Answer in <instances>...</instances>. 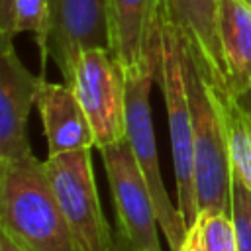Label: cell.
Masks as SVG:
<instances>
[{
    "mask_svg": "<svg viewBox=\"0 0 251 251\" xmlns=\"http://www.w3.org/2000/svg\"><path fill=\"white\" fill-rule=\"evenodd\" d=\"M112 251H116V249H112Z\"/></svg>",
    "mask_w": 251,
    "mask_h": 251,
    "instance_id": "cell-24",
    "label": "cell"
},
{
    "mask_svg": "<svg viewBox=\"0 0 251 251\" xmlns=\"http://www.w3.org/2000/svg\"><path fill=\"white\" fill-rule=\"evenodd\" d=\"M14 6L16 0H0V49L14 45Z\"/></svg>",
    "mask_w": 251,
    "mask_h": 251,
    "instance_id": "cell-18",
    "label": "cell"
},
{
    "mask_svg": "<svg viewBox=\"0 0 251 251\" xmlns=\"http://www.w3.org/2000/svg\"><path fill=\"white\" fill-rule=\"evenodd\" d=\"M245 2H249V4H251V0H245Z\"/></svg>",
    "mask_w": 251,
    "mask_h": 251,
    "instance_id": "cell-23",
    "label": "cell"
},
{
    "mask_svg": "<svg viewBox=\"0 0 251 251\" xmlns=\"http://www.w3.org/2000/svg\"><path fill=\"white\" fill-rule=\"evenodd\" d=\"M218 37L226 67V90L243 96L251 90V4L220 0Z\"/></svg>",
    "mask_w": 251,
    "mask_h": 251,
    "instance_id": "cell-13",
    "label": "cell"
},
{
    "mask_svg": "<svg viewBox=\"0 0 251 251\" xmlns=\"http://www.w3.org/2000/svg\"><path fill=\"white\" fill-rule=\"evenodd\" d=\"M182 251H196V249H194V247H192L188 241H184V245H182Z\"/></svg>",
    "mask_w": 251,
    "mask_h": 251,
    "instance_id": "cell-22",
    "label": "cell"
},
{
    "mask_svg": "<svg viewBox=\"0 0 251 251\" xmlns=\"http://www.w3.org/2000/svg\"><path fill=\"white\" fill-rule=\"evenodd\" d=\"M169 122V137L176 178V208L178 214L190 229L198 218V198L194 182V147H192V120L190 106L184 84V67H182V35L180 31L165 18L161 22V49L157 75Z\"/></svg>",
    "mask_w": 251,
    "mask_h": 251,
    "instance_id": "cell-3",
    "label": "cell"
},
{
    "mask_svg": "<svg viewBox=\"0 0 251 251\" xmlns=\"http://www.w3.org/2000/svg\"><path fill=\"white\" fill-rule=\"evenodd\" d=\"M35 106L47 139V157L96 147L92 127L73 84L43 78Z\"/></svg>",
    "mask_w": 251,
    "mask_h": 251,
    "instance_id": "cell-11",
    "label": "cell"
},
{
    "mask_svg": "<svg viewBox=\"0 0 251 251\" xmlns=\"http://www.w3.org/2000/svg\"><path fill=\"white\" fill-rule=\"evenodd\" d=\"M69 84L92 127L94 149L126 139V76L110 49L84 51Z\"/></svg>",
    "mask_w": 251,
    "mask_h": 251,
    "instance_id": "cell-7",
    "label": "cell"
},
{
    "mask_svg": "<svg viewBox=\"0 0 251 251\" xmlns=\"http://www.w3.org/2000/svg\"><path fill=\"white\" fill-rule=\"evenodd\" d=\"M184 84L192 120L198 210L231 214V163L216 82L196 49L182 37Z\"/></svg>",
    "mask_w": 251,
    "mask_h": 251,
    "instance_id": "cell-2",
    "label": "cell"
},
{
    "mask_svg": "<svg viewBox=\"0 0 251 251\" xmlns=\"http://www.w3.org/2000/svg\"><path fill=\"white\" fill-rule=\"evenodd\" d=\"M186 241L196 251H237V237L231 214L200 210L194 226L186 233Z\"/></svg>",
    "mask_w": 251,
    "mask_h": 251,
    "instance_id": "cell-15",
    "label": "cell"
},
{
    "mask_svg": "<svg viewBox=\"0 0 251 251\" xmlns=\"http://www.w3.org/2000/svg\"><path fill=\"white\" fill-rule=\"evenodd\" d=\"M165 18L196 49L210 78L226 88V67L218 37L220 0H163Z\"/></svg>",
    "mask_w": 251,
    "mask_h": 251,
    "instance_id": "cell-12",
    "label": "cell"
},
{
    "mask_svg": "<svg viewBox=\"0 0 251 251\" xmlns=\"http://www.w3.org/2000/svg\"><path fill=\"white\" fill-rule=\"evenodd\" d=\"M216 88L227 133L231 175H235L251 192V110L226 88L218 84Z\"/></svg>",
    "mask_w": 251,
    "mask_h": 251,
    "instance_id": "cell-14",
    "label": "cell"
},
{
    "mask_svg": "<svg viewBox=\"0 0 251 251\" xmlns=\"http://www.w3.org/2000/svg\"><path fill=\"white\" fill-rule=\"evenodd\" d=\"M159 63V61H157ZM157 63L143 65L141 69L124 75L126 76V137L131 145L133 157L149 184L159 227L167 237L171 251H182L186 241V226L178 214V208L173 206L167 188L163 184L155 131L151 122V84L157 75Z\"/></svg>",
    "mask_w": 251,
    "mask_h": 251,
    "instance_id": "cell-4",
    "label": "cell"
},
{
    "mask_svg": "<svg viewBox=\"0 0 251 251\" xmlns=\"http://www.w3.org/2000/svg\"><path fill=\"white\" fill-rule=\"evenodd\" d=\"M45 167L78 251H112L114 229L100 206L90 149L47 157Z\"/></svg>",
    "mask_w": 251,
    "mask_h": 251,
    "instance_id": "cell-5",
    "label": "cell"
},
{
    "mask_svg": "<svg viewBox=\"0 0 251 251\" xmlns=\"http://www.w3.org/2000/svg\"><path fill=\"white\" fill-rule=\"evenodd\" d=\"M43 75L25 69L16 47L0 49V163L31 153L27 118L37 102Z\"/></svg>",
    "mask_w": 251,
    "mask_h": 251,
    "instance_id": "cell-9",
    "label": "cell"
},
{
    "mask_svg": "<svg viewBox=\"0 0 251 251\" xmlns=\"http://www.w3.org/2000/svg\"><path fill=\"white\" fill-rule=\"evenodd\" d=\"M49 14V0H16L14 6V35L31 31L41 37Z\"/></svg>",
    "mask_w": 251,
    "mask_h": 251,
    "instance_id": "cell-17",
    "label": "cell"
},
{
    "mask_svg": "<svg viewBox=\"0 0 251 251\" xmlns=\"http://www.w3.org/2000/svg\"><path fill=\"white\" fill-rule=\"evenodd\" d=\"M0 231L25 251H78L45 161L33 153L0 163Z\"/></svg>",
    "mask_w": 251,
    "mask_h": 251,
    "instance_id": "cell-1",
    "label": "cell"
},
{
    "mask_svg": "<svg viewBox=\"0 0 251 251\" xmlns=\"http://www.w3.org/2000/svg\"><path fill=\"white\" fill-rule=\"evenodd\" d=\"M239 100H241V102H243V104H245V106H247V108L251 110V90H249L247 94H243V96H239Z\"/></svg>",
    "mask_w": 251,
    "mask_h": 251,
    "instance_id": "cell-21",
    "label": "cell"
},
{
    "mask_svg": "<svg viewBox=\"0 0 251 251\" xmlns=\"http://www.w3.org/2000/svg\"><path fill=\"white\" fill-rule=\"evenodd\" d=\"M112 55L124 75L159 61L163 0H110Z\"/></svg>",
    "mask_w": 251,
    "mask_h": 251,
    "instance_id": "cell-10",
    "label": "cell"
},
{
    "mask_svg": "<svg viewBox=\"0 0 251 251\" xmlns=\"http://www.w3.org/2000/svg\"><path fill=\"white\" fill-rule=\"evenodd\" d=\"M35 41L41 53V75L45 76V63L51 59L63 80L71 82L84 51H112L110 0H49L47 24Z\"/></svg>",
    "mask_w": 251,
    "mask_h": 251,
    "instance_id": "cell-6",
    "label": "cell"
},
{
    "mask_svg": "<svg viewBox=\"0 0 251 251\" xmlns=\"http://www.w3.org/2000/svg\"><path fill=\"white\" fill-rule=\"evenodd\" d=\"M114 249L116 251H139V249H135L133 245H129V241L118 231V229H114Z\"/></svg>",
    "mask_w": 251,
    "mask_h": 251,
    "instance_id": "cell-19",
    "label": "cell"
},
{
    "mask_svg": "<svg viewBox=\"0 0 251 251\" xmlns=\"http://www.w3.org/2000/svg\"><path fill=\"white\" fill-rule=\"evenodd\" d=\"M231 220L237 251H251V192L235 175H231Z\"/></svg>",
    "mask_w": 251,
    "mask_h": 251,
    "instance_id": "cell-16",
    "label": "cell"
},
{
    "mask_svg": "<svg viewBox=\"0 0 251 251\" xmlns=\"http://www.w3.org/2000/svg\"><path fill=\"white\" fill-rule=\"evenodd\" d=\"M0 251H25V249H22L12 237H8L6 233L0 231Z\"/></svg>",
    "mask_w": 251,
    "mask_h": 251,
    "instance_id": "cell-20",
    "label": "cell"
},
{
    "mask_svg": "<svg viewBox=\"0 0 251 251\" xmlns=\"http://www.w3.org/2000/svg\"><path fill=\"white\" fill-rule=\"evenodd\" d=\"M98 151L116 204L118 231L139 251H161L153 196L127 137Z\"/></svg>",
    "mask_w": 251,
    "mask_h": 251,
    "instance_id": "cell-8",
    "label": "cell"
}]
</instances>
